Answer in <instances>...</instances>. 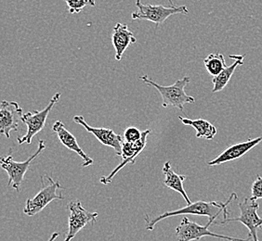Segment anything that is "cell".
Listing matches in <instances>:
<instances>
[{
	"instance_id": "cell-5",
	"label": "cell",
	"mask_w": 262,
	"mask_h": 241,
	"mask_svg": "<svg viewBox=\"0 0 262 241\" xmlns=\"http://www.w3.org/2000/svg\"><path fill=\"white\" fill-rule=\"evenodd\" d=\"M46 149L45 141L39 140L37 151H35L33 155L29 157L25 161H15L12 156H3L0 157V166L3 170H5L9 176L8 186L12 187L13 189L20 192V186L24 182V178L26 176V172L28 171L30 167L31 162L35 160L41 152Z\"/></svg>"
},
{
	"instance_id": "cell-19",
	"label": "cell",
	"mask_w": 262,
	"mask_h": 241,
	"mask_svg": "<svg viewBox=\"0 0 262 241\" xmlns=\"http://www.w3.org/2000/svg\"><path fill=\"white\" fill-rule=\"evenodd\" d=\"M204 64L207 69V73L213 77L219 76L222 70L227 67L224 56L221 53L209 54L204 60Z\"/></svg>"
},
{
	"instance_id": "cell-7",
	"label": "cell",
	"mask_w": 262,
	"mask_h": 241,
	"mask_svg": "<svg viewBox=\"0 0 262 241\" xmlns=\"http://www.w3.org/2000/svg\"><path fill=\"white\" fill-rule=\"evenodd\" d=\"M213 222L208 220L206 226H200L195 222H192L184 216L182 218L181 224L176 228V236L178 241H193L200 240L204 236H213L217 238L226 239L229 241H250L251 237L248 236L246 239L238 238V237H232V236H223L219 235L216 233L209 230V226H211Z\"/></svg>"
},
{
	"instance_id": "cell-23",
	"label": "cell",
	"mask_w": 262,
	"mask_h": 241,
	"mask_svg": "<svg viewBox=\"0 0 262 241\" xmlns=\"http://www.w3.org/2000/svg\"><path fill=\"white\" fill-rule=\"evenodd\" d=\"M59 236H60V233H59V232H55V233H53V234L51 235V238L48 241H55L56 238Z\"/></svg>"
},
{
	"instance_id": "cell-14",
	"label": "cell",
	"mask_w": 262,
	"mask_h": 241,
	"mask_svg": "<svg viewBox=\"0 0 262 241\" xmlns=\"http://www.w3.org/2000/svg\"><path fill=\"white\" fill-rule=\"evenodd\" d=\"M52 130L56 133L58 138L60 139L63 146L66 147L68 150L76 152L77 155L80 156L82 160L84 161L82 163V167H89L94 163V161L81 149L75 136L72 135L70 132L66 129V126L61 120H56L52 126Z\"/></svg>"
},
{
	"instance_id": "cell-1",
	"label": "cell",
	"mask_w": 262,
	"mask_h": 241,
	"mask_svg": "<svg viewBox=\"0 0 262 241\" xmlns=\"http://www.w3.org/2000/svg\"><path fill=\"white\" fill-rule=\"evenodd\" d=\"M234 199H237V195L235 193H232L231 197L229 198V200L225 202L199 201L191 203V204L187 205L186 207L179 209L176 211H166L151 220H150L149 216L146 215L145 216L146 229L147 230H154L155 226L158 222L172 217V216L186 215V214L207 216L210 221L214 222L222 213L223 220H225V219H227L228 215H229L228 205Z\"/></svg>"
},
{
	"instance_id": "cell-6",
	"label": "cell",
	"mask_w": 262,
	"mask_h": 241,
	"mask_svg": "<svg viewBox=\"0 0 262 241\" xmlns=\"http://www.w3.org/2000/svg\"><path fill=\"white\" fill-rule=\"evenodd\" d=\"M61 95V93H56L55 95L51 98L49 105L42 111H29L26 114L20 116V120L27 126V132L25 136H18L17 140L20 145L24 143L29 145L32 143L33 137L44 129L48 116L56 103H58L60 101Z\"/></svg>"
},
{
	"instance_id": "cell-16",
	"label": "cell",
	"mask_w": 262,
	"mask_h": 241,
	"mask_svg": "<svg viewBox=\"0 0 262 241\" xmlns=\"http://www.w3.org/2000/svg\"><path fill=\"white\" fill-rule=\"evenodd\" d=\"M163 173L165 175V181H164L165 186L172 190L179 192L183 197L184 201H186L187 205L191 204L192 201L189 199L186 192L184 190V186H183V182L186 179V176L178 175L173 171L169 161H166V163L164 164Z\"/></svg>"
},
{
	"instance_id": "cell-17",
	"label": "cell",
	"mask_w": 262,
	"mask_h": 241,
	"mask_svg": "<svg viewBox=\"0 0 262 241\" xmlns=\"http://www.w3.org/2000/svg\"><path fill=\"white\" fill-rule=\"evenodd\" d=\"M230 58L234 60L232 65L227 66L224 70L219 76L213 77L212 83H213V89L212 93H217L220 91H222L225 86H227L228 83L231 80L232 75L236 70L238 66L243 65V61L245 59L244 55H231Z\"/></svg>"
},
{
	"instance_id": "cell-10",
	"label": "cell",
	"mask_w": 262,
	"mask_h": 241,
	"mask_svg": "<svg viewBox=\"0 0 262 241\" xmlns=\"http://www.w3.org/2000/svg\"><path fill=\"white\" fill-rule=\"evenodd\" d=\"M151 129L141 132V136L140 140L137 141L136 143H128L124 141L122 144L121 150V162L119 165L116 167L109 176H102L101 178V183L103 185H108L111 183L113 178L115 177L116 174L123 169L126 164H134L136 161V158L141 154V151L145 148L147 144V137L151 134Z\"/></svg>"
},
{
	"instance_id": "cell-12",
	"label": "cell",
	"mask_w": 262,
	"mask_h": 241,
	"mask_svg": "<svg viewBox=\"0 0 262 241\" xmlns=\"http://www.w3.org/2000/svg\"><path fill=\"white\" fill-rule=\"evenodd\" d=\"M74 120L76 124L83 126L86 132L94 135L102 145L113 148L116 151V155H121L122 144L124 142V139L120 135L116 134L113 129L103 128V127H92L89 126L86 123L85 118L81 115L75 116Z\"/></svg>"
},
{
	"instance_id": "cell-20",
	"label": "cell",
	"mask_w": 262,
	"mask_h": 241,
	"mask_svg": "<svg viewBox=\"0 0 262 241\" xmlns=\"http://www.w3.org/2000/svg\"><path fill=\"white\" fill-rule=\"evenodd\" d=\"M66 2L71 14L79 13L86 6L94 7L96 3L95 0H66Z\"/></svg>"
},
{
	"instance_id": "cell-18",
	"label": "cell",
	"mask_w": 262,
	"mask_h": 241,
	"mask_svg": "<svg viewBox=\"0 0 262 241\" xmlns=\"http://www.w3.org/2000/svg\"><path fill=\"white\" fill-rule=\"evenodd\" d=\"M179 119L182 120V125L184 126H192L196 131L197 138H205L207 140H211L217 135V128L209 123L208 120L204 119H197V120H191L188 118L179 117Z\"/></svg>"
},
{
	"instance_id": "cell-9",
	"label": "cell",
	"mask_w": 262,
	"mask_h": 241,
	"mask_svg": "<svg viewBox=\"0 0 262 241\" xmlns=\"http://www.w3.org/2000/svg\"><path fill=\"white\" fill-rule=\"evenodd\" d=\"M69 217H68V232L64 241L72 239L86 227L89 224L96 223L98 212H91L84 209L81 201H74L68 203Z\"/></svg>"
},
{
	"instance_id": "cell-2",
	"label": "cell",
	"mask_w": 262,
	"mask_h": 241,
	"mask_svg": "<svg viewBox=\"0 0 262 241\" xmlns=\"http://www.w3.org/2000/svg\"><path fill=\"white\" fill-rule=\"evenodd\" d=\"M141 80L148 86L157 88L162 97V105L164 108L173 106L180 111H183L184 105L187 103H194L195 100L193 97L188 95L185 92V87L191 82V79L185 76L179 79L171 86H160L156 82L151 80L147 76H141Z\"/></svg>"
},
{
	"instance_id": "cell-3",
	"label": "cell",
	"mask_w": 262,
	"mask_h": 241,
	"mask_svg": "<svg viewBox=\"0 0 262 241\" xmlns=\"http://www.w3.org/2000/svg\"><path fill=\"white\" fill-rule=\"evenodd\" d=\"M45 178L48 181L47 184L44 178L41 177L42 188L40 191L35 196L26 201V207L24 209V212L26 215H35L43 211L52 201H62L64 199L61 191H60L63 189L61 184L58 181L53 180L51 176H46Z\"/></svg>"
},
{
	"instance_id": "cell-4",
	"label": "cell",
	"mask_w": 262,
	"mask_h": 241,
	"mask_svg": "<svg viewBox=\"0 0 262 241\" xmlns=\"http://www.w3.org/2000/svg\"><path fill=\"white\" fill-rule=\"evenodd\" d=\"M170 1L169 7H164L162 5H151V4H143L141 0H137L136 6L139 10L131 14L132 20H149L156 26L163 25L164 21L168 19V17L175 14H188L189 10L186 6L175 5L172 0Z\"/></svg>"
},
{
	"instance_id": "cell-13",
	"label": "cell",
	"mask_w": 262,
	"mask_h": 241,
	"mask_svg": "<svg viewBox=\"0 0 262 241\" xmlns=\"http://www.w3.org/2000/svg\"><path fill=\"white\" fill-rule=\"evenodd\" d=\"M262 142V136L257 138H249L248 140L241 143H237L234 145L229 147L224 151H222L220 155L207 162V165L217 166L226 163L229 161H235L240 159L241 157L246 155L247 152L251 151L255 147L257 146L259 143Z\"/></svg>"
},
{
	"instance_id": "cell-22",
	"label": "cell",
	"mask_w": 262,
	"mask_h": 241,
	"mask_svg": "<svg viewBox=\"0 0 262 241\" xmlns=\"http://www.w3.org/2000/svg\"><path fill=\"white\" fill-rule=\"evenodd\" d=\"M251 198L255 201L262 199V176H257L251 186Z\"/></svg>"
},
{
	"instance_id": "cell-11",
	"label": "cell",
	"mask_w": 262,
	"mask_h": 241,
	"mask_svg": "<svg viewBox=\"0 0 262 241\" xmlns=\"http://www.w3.org/2000/svg\"><path fill=\"white\" fill-rule=\"evenodd\" d=\"M23 109L16 101H3L0 103V134L10 138L11 131L18 130Z\"/></svg>"
},
{
	"instance_id": "cell-8",
	"label": "cell",
	"mask_w": 262,
	"mask_h": 241,
	"mask_svg": "<svg viewBox=\"0 0 262 241\" xmlns=\"http://www.w3.org/2000/svg\"><path fill=\"white\" fill-rule=\"evenodd\" d=\"M238 207L240 209V215L235 218L228 217L227 219L217 223V225H224L230 222H240L244 226H247L252 241H259L257 231L262 228V217L257 214L259 205L257 201L253 200L252 198H246L238 204Z\"/></svg>"
},
{
	"instance_id": "cell-21",
	"label": "cell",
	"mask_w": 262,
	"mask_h": 241,
	"mask_svg": "<svg viewBox=\"0 0 262 241\" xmlns=\"http://www.w3.org/2000/svg\"><path fill=\"white\" fill-rule=\"evenodd\" d=\"M141 136V132L136 127H127L125 133H124V141L128 143H136L137 141L140 140Z\"/></svg>"
},
{
	"instance_id": "cell-15",
	"label": "cell",
	"mask_w": 262,
	"mask_h": 241,
	"mask_svg": "<svg viewBox=\"0 0 262 241\" xmlns=\"http://www.w3.org/2000/svg\"><path fill=\"white\" fill-rule=\"evenodd\" d=\"M137 38L133 35L126 25L116 23L114 27L112 35V43L116 51V60H121L126 49L131 45L136 43Z\"/></svg>"
}]
</instances>
